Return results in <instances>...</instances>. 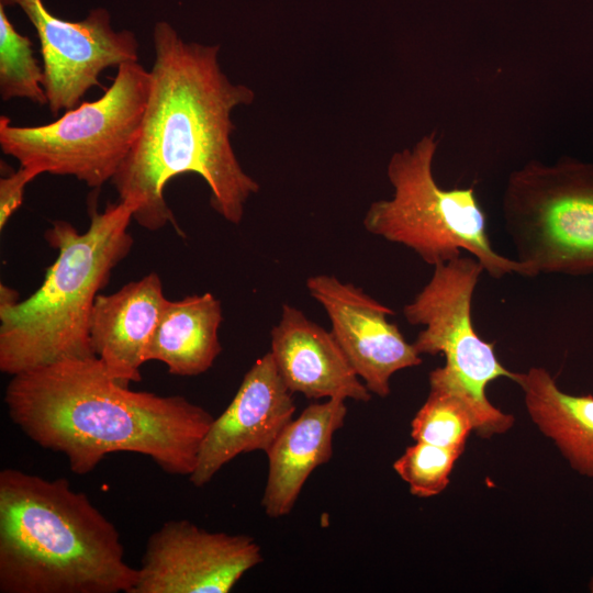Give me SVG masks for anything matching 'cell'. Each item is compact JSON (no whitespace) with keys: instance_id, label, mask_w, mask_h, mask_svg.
<instances>
[{"instance_id":"6da1fadb","label":"cell","mask_w":593,"mask_h":593,"mask_svg":"<svg viewBox=\"0 0 593 593\" xmlns=\"http://www.w3.org/2000/svg\"><path fill=\"white\" fill-rule=\"evenodd\" d=\"M153 48L141 131L111 180L119 201L132 208L139 226L158 231L171 224L183 236L164 192L176 176L195 174L209 186L212 209L239 224L259 184L235 155L231 114L253 103L255 93L228 79L219 45L187 42L166 21L154 25Z\"/></svg>"},{"instance_id":"7a4b0ae2","label":"cell","mask_w":593,"mask_h":593,"mask_svg":"<svg viewBox=\"0 0 593 593\" xmlns=\"http://www.w3.org/2000/svg\"><path fill=\"white\" fill-rule=\"evenodd\" d=\"M4 402L11 421L42 448L65 455L78 475L108 454L128 451L189 477L214 419L182 395L131 390L96 356L12 376Z\"/></svg>"},{"instance_id":"3957f363","label":"cell","mask_w":593,"mask_h":593,"mask_svg":"<svg viewBox=\"0 0 593 593\" xmlns=\"http://www.w3.org/2000/svg\"><path fill=\"white\" fill-rule=\"evenodd\" d=\"M115 525L65 478L0 472L1 593H130Z\"/></svg>"},{"instance_id":"277c9868","label":"cell","mask_w":593,"mask_h":593,"mask_svg":"<svg viewBox=\"0 0 593 593\" xmlns=\"http://www.w3.org/2000/svg\"><path fill=\"white\" fill-rule=\"evenodd\" d=\"M89 216L85 233L61 220L45 231L47 244L58 255L33 294L19 301L16 291L1 283L2 372L12 377L65 359L94 357L90 345L93 304L132 249L133 211L119 201L99 212L92 194Z\"/></svg>"},{"instance_id":"5b68a950","label":"cell","mask_w":593,"mask_h":593,"mask_svg":"<svg viewBox=\"0 0 593 593\" xmlns=\"http://www.w3.org/2000/svg\"><path fill=\"white\" fill-rule=\"evenodd\" d=\"M437 136L430 133L391 156L387 175L393 194L371 203L363 217L366 231L410 248L433 267L465 250L494 279L513 273L529 278L523 264L493 249L474 188L445 189L437 183Z\"/></svg>"},{"instance_id":"8992f818","label":"cell","mask_w":593,"mask_h":593,"mask_svg":"<svg viewBox=\"0 0 593 593\" xmlns=\"http://www.w3.org/2000/svg\"><path fill=\"white\" fill-rule=\"evenodd\" d=\"M150 90V72L124 63L104 94L44 125L16 126L0 116V147L20 166L71 176L98 189L111 181L133 147Z\"/></svg>"},{"instance_id":"52a82bcc","label":"cell","mask_w":593,"mask_h":593,"mask_svg":"<svg viewBox=\"0 0 593 593\" xmlns=\"http://www.w3.org/2000/svg\"><path fill=\"white\" fill-rule=\"evenodd\" d=\"M503 214L529 278L593 273V166L526 164L508 177Z\"/></svg>"},{"instance_id":"ba28073f","label":"cell","mask_w":593,"mask_h":593,"mask_svg":"<svg viewBox=\"0 0 593 593\" xmlns=\"http://www.w3.org/2000/svg\"><path fill=\"white\" fill-rule=\"evenodd\" d=\"M479 260L462 256L434 266L422 290L403 307L409 324L424 328L412 343L422 355L443 354L445 367L481 402H490L485 389L499 378L515 380L497 359L494 344L481 338L472 322V299L480 276Z\"/></svg>"},{"instance_id":"9c48e42d","label":"cell","mask_w":593,"mask_h":593,"mask_svg":"<svg viewBox=\"0 0 593 593\" xmlns=\"http://www.w3.org/2000/svg\"><path fill=\"white\" fill-rule=\"evenodd\" d=\"M22 9L41 43L44 89L49 112L76 108L109 67L138 61L139 44L132 31H116L104 8L91 10L80 21L55 16L43 0H0Z\"/></svg>"},{"instance_id":"30bf717a","label":"cell","mask_w":593,"mask_h":593,"mask_svg":"<svg viewBox=\"0 0 593 593\" xmlns=\"http://www.w3.org/2000/svg\"><path fill=\"white\" fill-rule=\"evenodd\" d=\"M262 560L249 535L167 521L147 539L130 593H227Z\"/></svg>"},{"instance_id":"8fae6325","label":"cell","mask_w":593,"mask_h":593,"mask_svg":"<svg viewBox=\"0 0 593 593\" xmlns=\"http://www.w3.org/2000/svg\"><path fill=\"white\" fill-rule=\"evenodd\" d=\"M306 289L325 310L333 336L372 394L387 398L395 372L423 362L413 344L389 321L394 311L361 288L317 275L306 280Z\"/></svg>"},{"instance_id":"7c38bea8","label":"cell","mask_w":593,"mask_h":593,"mask_svg":"<svg viewBox=\"0 0 593 593\" xmlns=\"http://www.w3.org/2000/svg\"><path fill=\"white\" fill-rule=\"evenodd\" d=\"M268 351L245 373L225 411L213 419L201 444L190 482L201 488L240 454L264 451L293 419L295 404Z\"/></svg>"},{"instance_id":"4fadbf2b","label":"cell","mask_w":593,"mask_h":593,"mask_svg":"<svg viewBox=\"0 0 593 593\" xmlns=\"http://www.w3.org/2000/svg\"><path fill=\"white\" fill-rule=\"evenodd\" d=\"M270 355L292 393L307 399L371 400L332 332L283 304L281 317L270 333Z\"/></svg>"},{"instance_id":"5bb4252c","label":"cell","mask_w":593,"mask_h":593,"mask_svg":"<svg viewBox=\"0 0 593 593\" xmlns=\"http://www.w3.org/2000/svg\"><path fill=\"white\" fill-rule=\"evenodd\" d=\"M167 300L156 272L114 293L98 294L90 318L91 349L122 384L142 380L141 367Z\"/></svg>"},{"instance_id":"9a60e30c","label":"cell","mask_w":593,"mask_h":593,"mask_svg":"<svg viewBox=\"0 0 593 593\" xmlns=\"http://www.w3.org/2000/svg\"><path fill=\"white\" fill-rule=\"evenodd\" d=\"M346 401L327 399L306 406L266 452L268 475L261 506L270 518L291 513L311 473L333 456L334 435L347 415Z\"/></svg>"},{"instance_id":"2e32d148","label":"cell","mask_w":593,"mask_h":593,"mask_svg":"<svg viewBox=\"0 0 593 593\" xmlns=\"http://www.w3.org/2000/svg\"><path fill=\"white\" fill-rule=\"evenodd\" d=\"M222 306L212 293L167 300L146 351V362H164L168 372L194 377L208 371L222 351Z\"/></svg>"},{"instance_id":"e0dca14e","label":"cell","mask_w":593,"mask_h":593,"mask_svg":"<svg viewBox=\"0 0 593 593\" xmlns=\"http://www.w3.org/2000/svg\"><path fill=\"white\" fill-rule=\"evenodd\" d=\"M429 392L411 422V436L440 447L465 446L474 432L482 438L506 433L514 417L481 402L445 366L428 374Z\"/></svg>"},{"instance_id":"ac0fdd59","label":"cell","mask_w":593,"mask_h":593,"mask_svg":"<svg viewBox=\"0 0 593 593\" xmlns=\"http://www.w3.org/2000/svg\"><path fill=\"white\" fill-rule=\"evenodd\" d=\"M527 413L553 441L570 467L593 478V395H573L559 389L544 367L516 372Z\"/></svg>"},{"instance_id":"d6986e66","label":"cell","mask_w":593,"mask_h":593,"mask_svg":"<svg viewBox=\"0 0 593 593\" xmlns=\"http://www.w3.org/2000/svg\"><path fill=\"white\" fill-rule=\"evenodd\" d=\"M4 8L0 3V98L47 104L44 68L34 56L33 43L15 30Z\"/></svg>"},{"instance_id":"ffe728a7","label":"cell","mask_w":593,"mask_h":593,"mask_svg":"<svg viewBox=\"0 0 593 593\" xmlns=\"http://www.w3.org/2000/svg\"><path fill=\"white\" fill-rule=\"evenodd\" d=\"M465 448L415 441L394 461L393 470L407 483L411 494L432 497L448 486L452 468Z\"/></svg>"},{"instance_id":"44dd1931","label":"cell","mask_w":593,"mask_h":593,"mask_svg":"<svg viewBox=\"0 0 593 593\" xmlns=\"http://www.w3.org/2000/svg\"><path fill=\"white\" fill-rule=\"evenodd\" d=\"M40 175L35 168L20 166L16 171L0 179V230L22 205L27 183Z\"/></svg>"},{"instance_id":"7402d4cb","label":"cell","mask_w":593,"mask_h":593,"mask_svg":"<svg viewBox=\"0 0 593 593\" xmlns=\"http://www.w3.org/2000/svg\"><path fill=\"white\" fill-rule=\"evenodd\" d=\"M590 591L593 593V579L590 582Z\"/></svg>"}]
</instances>
